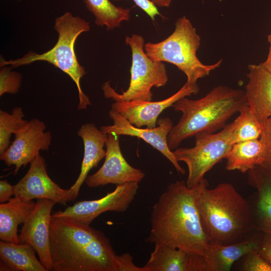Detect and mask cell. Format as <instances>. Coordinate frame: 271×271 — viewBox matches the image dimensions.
I'll return each instance as SVG.
<instances>
[{
  "instance_id": "5",
  "label": "cell",
  "mask_w": 271,
  "mask_h": 271,
  "mask_svg": "<svg viewBox=\"0 0 271 271\" xmlns=\"http://www.w3.org/2000/svg\"><path fill=\"white\" fill-rule=\"evenodd\" d=\"M54 28L58 33V38L51 49L42 54L30 51L22 58L15 60L6 61L1 57L0 66L10 65L16 68L39 61L52 64L68 75L74 82L78 91V109H86L88 105H91V102L80 85V80L86 72L78 62L75 44L81 33L90 30L89 24L84 19L67 12L55 19Z\"/></svg>"
},
{
  "instance_id": "23",
  "label": "cell",
  "mask_w": 271,
  "mask_h": 271,
  "mask_svg": "<svg viewBox=\"0 0 271 271\" xmlns=\"http://www.w3.org/2000/svg\"><path fill=\"white\" fill-rule=\"evenodd\" d=\"M225 159V169L245 173L264 162V149L259 139L234 144Z\"/></svg>"
},
{
  "instance_id": "9",
  "label": "cell",
  "mask_w": 271,
  "mask_h": 271,
  "mask_svg": "<svg viewBox=\"0 0 271 271\" xmlns=\"http://www.w3.org/2000/svg\"><path fill=\"white\" fill-rule=\"evenodd\" d=\"M139 188V183L137 182L116 185L112 192L100 199L77 202L65 210L55 212L52 215L71 218L89 225L94 219L107 211H125L134 199Z\"/></svg>"
},
{
  "instance_id": "2",
  "label": "cell",
  "mask_w": 271,
  "mask_h": 271,
  "mask_svg": "<svg viewBox=\"0 0 271 271\" xmlns=\"http://www.w3.org/2000/svg\"><path fill=\"white\" fill-rule=\"evenodd\" d=\"M49 239L53 271H122L109 239L89 225L51 215Z\"/></svg>"
},
{
  "instance_id": "11",
  "label": "cell",
  "mask_w": 271,
  "mask_h": 271,
  "mask_svg": "<svg viewBox=\"0 0 271 271\" xmlns=\"http://www.w3.org/2000/svg\"><path fill=\"white\" fill-rule=\"evenodd\" d=\"M14 198L22 201L47 199L66 205L74 200L70 190L64 189L49 176L43 157L38 155L26 175L15 185Z\"/></svg>"
},
{
  "instance_id": "26",
  "label": "cell",
  "mask_w": 271,
  "mask_h": 271,
  "mask_svg": "<svg viewBox=\"0 0 271 271\" xmlns=\"http://www.w3.org/2000/svg\"><path fill=\"white\" fill-rule=\"evenodd\" d=\"M22 108L15 107L11 113L0 110V155L10 145L12 134H14L28 122L24 119Z\"/></svg>"
},
{
  "instance_id": "3",
  "label": "cell",
  "mask_w": 271,
  "mask_h": 271,
  "mask_svg": "<svg viewBox=\"0 0 271 271\" xmlns=\"http://www.w3.org/2000/svg\"><path fill=\"white\" fill-rule=\"evenodd\" d=\"M204 179L197 206L210 243L229 244L243 240L254 229L249 203L229 183L208 188Z\"/></svg>"
},
{
  "instance_id": "8",
  "label": "cell",
  "mask_w": 271,
  "mask_h": 271,
  "mask_svg": "<svg viewBox=\"0 0 271 271\" xmlns=\"http://www.w3.org/2000/svg\"><path fill=\"white\" fill-rule=\"evenodd\" d=\"M236 125L234 119L220 131L212 133H198L194 136L195 146L192 148H178L173 153L178 162L187 166L188 187L197 185L204 175L217 163L225 159L234 145L232 134Z\"/></svg>"
},
{
  "instance_id": "30",
  "label": "cell",
  "mask_w": 271,
  "mask_h": 271,
  "mask_svg": "<svg viewBox=\"0 0 271 271\" xmlns=\"http://www.w3.org/2000/svg\"><path fill=\"white\" fill-rule=\"evenodd\" d=\"M120 1L122 0H112ZM126 1V0H124ZM132 1L137 6L145 12L153 20H155L157 16H162L157 7L150 0H129Z\"/></svg>"
},
{
  "instance_id": "12",
  "label": "cell",
  "mask_w": 271,
  "mask_h": 271,
  "mask_svg": "<svg viewBox=\"0 0 271 271\" xmlns=\"http://www.w3.org/2000/svg\"><path fill=\"white\" fill-rule=\"evenodd\" d=\"M109 115L113 124L102 126L100 130L105 134L129 136L142 139L157 150L173 165L177 172L184 174L185 170L180 165L173 152L168 145V136L173 127V122L169 117L160 118L157 121L158 126L154 128L138 127L130 123L116 111L111 109Z\"/></svg>"
},
{
  "instance_id": "32",
  "label": "cell",
  "mask_w": 271,
  "mask_h": 271,
  "mask_svg": "<svg viewBox=\"0 0 271 271\" xmlns=\"http://www.w3.org/2000/svg\"><path fill=\"white\" fill-rule=\"evenodd\" d=\"M15 185L10 184L7 180L0 181V202L6 203L10 200L11 196L14 195Z\"/></svg>"
},
{
  "instance_id": "22",
  "label": "cell",
  "mask_w": 271,
  "mask_h": 271,
  "mask_svg": "<svg viewBox=\"0 0 271 271\" xmlns=\"http://www.w3.org/2000/svg\"><path fill=\"white\" fill-rule=\"evenodd\" d=\"M27 243L0 241L1 271H48Z\"/></svg>"
},
{
  "instance_id": "28",
  "label": "cell",
  "mask_w": 271,
  "mask_h": 271,
  "mask_svg": "<svg viewBox=\"0 0 271 271\" xmlns=\"http://www.w3.org/2000/svg\"><path fill=\"white\" fill-rule=\"evenodd\" d=\"M241 270L244 271H271V264L258 252H250L243 257Z\"/></svg>"
},
{
  "instance_id": "29",
  "label": "cell",
  "mask_w": 271,
  "mask_h": 271,
  "mask_svg": "<svg viewBox=\"0 0 271 271\" xmlns=\"http://www.w3.org/2000/svg\"><path fill=\"white\" fill-rule=\"evenodd\" d=\"M262 125V131L260 137L264 149V162L262 165L271 171V116Z\"/></svg>"
},
{
  "instance_id": "31",
  "label": "cell",
  "mask_w": 271,
  "mask_h": 271,
  "mask_svg": "<svg viewBox=\"0 0 271 271\" xmlns=\"http://www.w3.org/2000/svg\"><path fill=\"white\" fill-rule=\"evenodd\" d=\"M264 234L261 237L258 252L271 264V235Z\"/></svg>"
},
{
  "instance_id": "25",
  "label": "cell",
  "mask_w": 271,
  "mask_h": 271,
  "mask_svg": "<svg viewBox=\"0 0 271 271\" xmlns=\"http://www.w3.org/2000/svg\"><path fill=\"white\" fill-rule=\"evenodd\" d=\"M235 119L236 125L232 134L234 144L260 138L263 125L251 112L248 106L241 110Z\"/></svg>"
},
{
  "instance_id": "10",
  "label": "cell",
  "mask_w": 271,
  "mask_h": 271,
  "mask_svg": "<svg viewBox=\"0 0 271 271\" xmlns=\"http://www.w3.org/2000/svg\"><path fill=\"white\" fill-rule=\"evenodd\" d=\"M46 127L43 121L33 118L14 134V141L0 155V159L8 167L15 166V174L30 164L41 150H49L52 137L50 132L45 131Z\"/></svg>"
},
{
  "instance_id": "35",
  "label": "cell",
  "mask_w": 271,
  "mask_h": 271,
  "mask_svg": "<svg viewBox=\"0 0 271 271\" xmlns=\"http://www.w3.org/2000/svg\"><path fill=\"white\" fill-rule=\"evenodd\" d=\"M267 40L269 44V48H271V34H269L267 37Z\"/></svg>"
},
{
  "instance_id": "18",
  "label": "cell",
  "mask_w": 271,
  "mask_h": 271,
  "mask_svg": "<svg viewBox=\"0 0 271 271\" xmlns=\"http://www.w3.org/2000/svg\"><path fill=\"white\" fill-rule=\"evenodd\" d=\"M144 267L146 271H206L203 256L161 245H155Z\"/></svg>"
},
{
  "instance_id": "20",
  "label": "cell",
  "mask_w": 271,
  "mask_h": 271,
  "mask_svg": "<svg viewBox=\"0 0 271 271\" xmlns=\"http://www.w3.org/2000/svg\"><path fill=\"white\" fill-rule=\"evenodd\" d=\"M261 238H248L231 244L210 243L203 256L206 271H229L232 265L247 254L258 251Z\"/></svg>"
},
{
  "instance_id": "17",
  "label": "cell",
  "mask_w": 271,
  "mask_h": 271,
  "mask_svg": "<svg viewBox=\"0 0 271 271\" xmlns=\"http://www.w3.org/2000/svg\"><path fill=\"white\" fill-rule=\"evenodd\" d=\"M248 69L245 91L248 106L263 124L271 116V73L260 64L249 65Z\"/></svg>"
},
{
  "instance_id": "13",
  "label": "cell",
  "mask_w": 271,
  "mask_h": 271,
  "mask_svg": "<svg viewBox=\"0 0 271 271\" xmlns=\"http://www.w3.org/2000/svg\"><path fill=\"white\" fill-rule=\"evenodd\" d=\"M107 135L104 163L94 174L87 176L85 181L86 185L94 188L108 184L139 183L144 178L145 173L132 167L124 159L120 148L119 136L112 133Z\"/></svg>"
},
{
  "instance_id": "24",
  "label": "cell",
  "mask_w": 271,
  "mask_h": 271,
  "mask_svg": "<svg viewBox=\"0 0 271 271\" xmlns=\"http://www.w3.org/2000/svg\"><path fill=\"white\" fill-rule=\"evenodd\" d=\"M87 9L94 16L98 26H105L107 30L119 27L130 17V9L117 7L110 0H83Z\"/></svg>"
},
{
  "instance_id": "6",
  "label": "cell",
  "mask_w": 271,
  "mask_h": 271,
  "mask_svg": "<svg viewBox=\"0 0 271 271\" xmlns=\"http://www.w3.org/2000/svg\"><path fill=\"white\" fill-rule=\"evenodd\" d=\"M200 41L195 28L183 16L177 20L175 30L168 37L158 43L148 42L145 44L144 49L153 60L175 65L186 75V83L195 85L199 79L209 75L222 62L221 59L213 64H203L197 56Z\"/></svg>"
},
{
  "instance_id": "33",
  "label": "cell",
  "mask_w": 271,
  "mask_h": 271,
  "mask_svg": "<svg viewBox=\"0 0 271 271\" xmlns=\"http://www.w3.org/2000/svg\"><path fill=\"white\" fill-rule=\"evenodd\" d=\"M157 7H169L172 0H150Z\"/></svg>"
},
{
  "instance_id": "19",
  "label": "cell",
  "mask_w": 271,
  "mask_h": 271,
  "mask_svg": "<svg viewBox=\"0 0 271 271\" xmlns=\"http://www.w3.org/2000/svg\"><path fill=\"white\" fill-rule=\"evenodd\" d=\"M77 133L83 142L84 156L78 177L69 188L74 200L77 197L80 188L85 181L89 171L105 158L106 151L104 147L108 138L107 134L102 132L92 123L83 124Z\"/></svg>"
},
{
  "instance_id": "15",
  "label": "cell",
  "mask_w": 271,
  "mask_h": 271,
  "mask_svg": "<svg viewBox=\"0 0 271 271\" xmlns=\"http://www.w3.org/2000/svg\"><path fill=\"white\" fill-rule=\"evenodd\" d=\"M198 85L186 83L177 92L169 97L158 101L134 100L115 101L111 104L113 109L138 127L146 126L156 127L159 115L182 98L198 93Z\"/></svg>"
},
{
  "instance_id": "16",
  "label": "cell",
  "mask_w": 271,
  "mask_h": 271,
  "mask_svg": "<svg viewBox=\"0 0 271 271\" xmlns=\"http://www.w3.org/2000/svg\"><path fill=\"white\" fill-rule=\"evenodd\" d=\"M247 173L248 183L256 190L254 205L249 203L254 229L271 235V171L262 165Z\"/></svg>"
},
{
  "instance_id": "21",
  "label": "cell",
  "mask_w": 271,
  "mask_h": 271,
  "mask_svg": "<svg viewBox=\"0 0 271 271\" xmlns=\"http://www.w3.org/2000/svg\"><path fill=\"white\" fill-rule=\"evenodd\" d=\"M36 202L11 198L0 204V238L1 240L20 243L18 226L23 224L34 211Z\"/></svg>"
},
{
  "instance_id": "27",
  "label": "cell",
  "mask_w": 271,
  "mask_h": 271,
  "mask_svg": "<svg viewBox=\"0 0 271 271\" xmlns=\"http://www.w3.org/2000/svg\"><path fill=\"white\" fill-rule=\"evenodd\" d=\"M22 82L20 73L13 71L10 67H2L0 71V96L5 93L16 94Z\"/></svg>"
},
{
  "instance_id": "34",
  "label": "cell",
  "mask_w": 271,
  "mask_h": 271,
  "mask_svg": "<svg viewBox=\"0 0 271 271\" xmlns=\"http://www.w3.org/2000/svg\"><path fill=\"white\" fill-rule=\"evenodd\" d=\"M261 65L271 73V48H269V52L266 60L260 63Z\"/></svg>"
},
{
  "instance_id": "7",
  "label": "cell",
  "mask_w": 271,
  "mask_h": 271,
  "mask_svg": "<svg viewBox=\"0 0 271 271\" xmlns=\"http://www.w3.org/2000/svg\"><path fill=\"white\" fill-rule=\"evenodd\" d=\"M125 41L131 49L132 57L129 86L119 94L106 82L102 86L104 97L115 101H152V88L163 87L168 82L165 65L163 62L153 60L147 55L144 38L142 36L132 34L126 36Z\"/></svg>"
},
{
  "instance_id": "4",
  "label": "cell",
  "mask_w": 271,
  "mask_h": 271,
  "mask_svg": "<svg viewBox=\"0 0 271 271\" xmlns=\"http://www.w3.org/2000/svg\"><path fill=\"white\" fill-rule=\"evenodd\" d=\"M247 106L245 91L224 85L214 87L198 99L181 98L172 105L182 114L168 136L169 149H177L182 141L196 134L221 130L229 119Z\"/></svg>"
},
{
  "instance_id": "36",
  "label": "cell",
  "mask_w": 271,
  "mask_h": 271,
  "mask_svg": "<svg viewBox=\"0 0 271 271\" xmlns=\"http://www.w3.org/2000/svg\"><path fill=\"white\" fill-rule=\"evenodd\" d=\"M16 1H22V0H16Z\"/></svg>"
},
{
  "instance_id": "14",
  "label": "cell",
  "mask_w": 271,
  "mask_h": 271,
  "mask_svg": "<svg viewBox=\"0 0 271 271\" xmlns=\"http://www.w3.org/2000/svg\"><path fill=\"white\" fill-rule=\"evenodd\" d=\"M56 203L47 199H37L34 211L23 224L19 234L20 243L30 245L48 271L52 270L49 230L51 211Z\"/></svg>"
},
{
  "instance_id": "1",
  "label": "cell",
  "mask_w": 271,
  "mask_h": 271,
  "mask_svg": "<svg viewBox=\"0 0 271 271\" xmlns=\"http://www.w3.org/2000/svg\"><path fill=\"white\" fill-rule=\"evenodd\" d=\"M203 180L191 188L184 180L168 186L153 206L147 242L205 255L210 242L203 230L196 202Z\"/></svg>"
}]
</instances>
